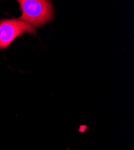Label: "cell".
I'll list each match as a JSON object with an SVG mask.
<instances>
[{
	"instance_id": "2",
	"label": "cell",
	"mask_w": 134,
	"mask_h": 150,
	"mask_svg": "<svg viewBox=\"0 0 134 150\" xmlns=\"http://www.w3.org/2000/svg\"><path fill=\"white\" fill-rule=\"evenodd\" d=\"M36 35V30L30 24L18 19L0 21V49L7 48L16 38L23 34Z\"/></svg>"
},
{
	"instance_id": "1",
	"label": "cell",
	"mask_w": 134,
	"mask_h": 150,
	"mask_svg": "<svg viewBox=\"0 0 134 150\" xmlns=\"http://www.w3.org/2000/svg\"><path fill=\"white\" fill-rule=\"evenodd\" d=\"M22 15L19 19L40 27L50 22L54 15V9L48 0H18Z\"/></svg>"
}]
</instances>
